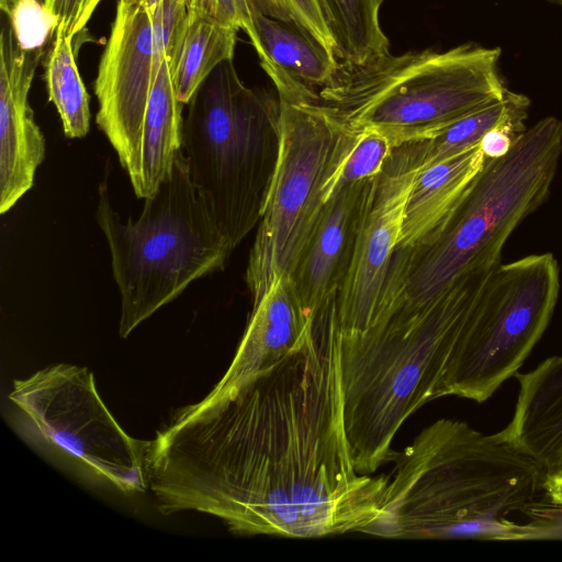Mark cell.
<instances>
[{"instance_id": "1", "label": "cell", "mask_w": 562, "mask_h": 562, "mask_svg": "<svg viewBox=\"0 0 562 562\" xmlns=\"http://www.w3.org/2000/svg\"><path fill=\"white\" fill-rule=\"evenodd\" d=\"M147 474L165 516L209 514L238 536L368 535L387 475L352 460L338 318L315 319L301 347L180 409L150 440Z\"/></svg>"}, {"instance_id": "2", "label": "cell", "mask_w": 562, "mask_h": 562, "mask_svg": "<svg viewBox=\"0 0 562 562\" xmlns=\"http://www.w3.org/2000/svg\"><path fill=\"white\" fill-rule=\"evenodd\" d=\"M368 535L392 539L526 540L517 515L547 496L546 476L498 432L440 418L402 451Z\"/></svg>"}, {"instance_id": "3", "label": "cell", "mask_w": 562, "mask_h": 562, "mask_svg": "<svg viewBox=\"0 0 562 562\" xmlns=\"http://www.w3.org/2000/svg\"><path fill=\"white\" fill-rule=\"evenodd\" d=\"M491 271L460 277L425 305L385 297L370 329L340 335L345 429L358 473L389 462L402 425L440 397L450 352Z\"/></svg>"}, {"instance_id": "4", "label": "cell", "mask_w": 562, "mask_h": 562, "mask_svg": "<svg viewBox=\"0 0 562 562\" xmlns=\"http://www.w3.org/2000/svg\"><path fill=\"white\" fill-rule=\"evenodd\" d=\"M562 154V122L541 119L507 155L486 160L473 186L430 245L397 247L387 281L402 300L425 305L460 277L501 263L514 229L547 199Z\"/></svg>"}, {"instance_id": "5", "label": "cell", "mask_w": 562, "mask_h": 562, "mask_svg": "<svg viewBox=\"0 0 562 562\" xmlns=\"http://www.w3.org/2000/svg\"><path fill=\"white\" fill-rule=\"evenodd\" d=\"M181 151L191 181L235 249L260 222L281 147L280 101L223 61L189 101Z\"/></svg>"}, {"instance_id": "6", "label": "cell", "mask_w": 562, "mask_h": 562, "mask_svg": "<svg viewBox=\"0 0 562 562\" xmlns=\"http://www.w3.org/2000/svg\"><path fill=\"white\" fill-rule=\"evenodd\" d=\"M499 47L465 43L339 65L318 91L352 128L375 130L393 147L420 140L503 98Z\"/></svg>"}, {"instance_id": "7", "label": "cell", "mask_w": 562, "mask_h": 562, "mask_svg": "<svg viewBox=\"0 0 562 562\" xmlns=\"http://www.w3.org/2000/svg\"><path fill=\"white\" fill-rule=\"evenodd\" d=\"M144 200L139 217L123 223L106 179L99 187L95 218L120 291L122 338L193 281L223 269L234 250L191 181L181 150L168 177Z\"/></svg>"}, {"instance_id": "8", "label": "cell", "mask_w": 562, "mask_h": 562, "mask_svg": "<svg viewBox=\"0 0 562 562\" xmlns=\"http://www.w3.org/2000/svg\"><path fill=\"white\" fill-rule=\"evenodd\" d=\"M271 80L280 101L281 147L246 269L252 304L295 268L361 135L317 91L281 71Z\"/></svg>"}, {"instance_id": "9", "label": "cell", "mask_w": 562, "mask_h": 562, "mask_svg": "<svg viewBox=\"0 0 562 562\" xmlns=\"http://www.w3.org/2000/svg\"><path fill=\"white\" fill-rule=\"evenodd\" d=\"M560 268L550 252L494 268L472 304L450 352L440 397L477 403L514 376L553 315Z\"/></svg>"}, {"instance_id": "10", "label": "cell", "mask_w": 562, "mask_h": 562, "mask_svg": "<svg viewBox=\"0 0 562 562\" xmlns=\"http://www.w3.org/2000/svg\"><path fill=\"white\" fill-rule=\"evenodd\" d=\"M10 401L24 432L126 495L149 487L150 440L130 436L101 400L92 372L69 363L43 368L13 381Z\"/></svg>"}, {"instance_id": "11", "label": "cell", "mask_w": 562, "mask_h": 562, "mask_svg": "<svg viewBox=\"0 0 562 562\" xmlns=\"http://www.w3.org/2000/svg\"><path fill=\"white\" fill-rule=\"evenodd\" d=\"M161 61L150 5L117 0L94 81L99 103L95 122L133 188L140 175L146 114Z\"/></svg>"}, {"instance_id": "12", "label": "cell", "mask_w": 562, "mask_h": 562, "mask_svg": "<svg viewBox=\"0 0 562 562\" xmlns=\"http://www.w3.org/2000/svg\"><path fill=\"white\" fill-rule=\"evenodd\" d=\"M416 171L394 151L378 177L371 206L337 296L341 337L366 333L374 323L400 244L404 210Z\"/></svg>"}, {"instance_id": "13", "label": "cell", "mask_w": 562, "mask_h": 562, "mask_svg": "<svg viewBox=\"0 0 562 562\" xmlns=\"http://www.w3.org/2000/svg\"><path fill=\"white\" fill-rule=\"evenodd\" d=\"M44 49L27 50L10 21L0 35V212L12 209L33 187L45 158V138L35 123L29 92Z\"/></svg>"}, {"instance_id": "14", "label": "cell", "mask_w": 562, "mask_h": 562, "mask_svg": "<svg viewBox=\"0 0 562 562\" xmlns=\"http://www.w3.org/2000/svg\"><path fill=\"white\" fill-rule=\"evenodd\" d=\"M378 177L346 184L333 193L289 276L312 319L325 307L337 304Z\"/></svg>"}, {"instance_id": "15", "label": "cell", "mask_w": 562, "mask_h": 562, "mask_svg": "<svg viewBox=\"0 0 562 562\" xmlns=\"http://www.w3.org/2000/svg\"><path fill=\"white\" fill-rule=\"evenodd\" d=\"M313 319L302 305L289 276L279 278L255 304L247 327L222 379L210 391L220 393L270 367L301 347Z\"/></svg>"}, {"instance_id": "16", "label": "cell", "mask_w": 562, "mask_h": 562, "mask_svg": "<svg viewBox=\"0 0 562 562\" xmlns=\"http://www.w3.org/2000/svg\"><path fill=\"white\" fill-rule=\"evenodd\" d=\"M519 392L509 424L498 434L531 459L546 480L562 476V356L516 373Z\"/></svg>"}, {"instance_id": "17", "label": "cell", "mask_w": 562, "mask_h": 562, "mask_svg": "<svg viewBox=\"0 0 562 562\" xmlns=\"http://www.w3.org/2000/svg\"><path fill=\"white\" fill-rule=\"evenodd\" d=\"M479 146L415 173L405 204L400 248H422L440 235L485 166Z\"/></svg>"}, {"instance_id": "18", "label": "cell", "mask_w": 562, "mask_h": 562, "mask_svg": "<svg viewBox=\"0 0 562 562\" xmlns=\"http://www.w3.org/2000/svg\"><path fill=\"white\" fill-rule=\"evenodd\" d=\"M530 100L506 88L502 99L493 101L429 137L404 143L394 148L414 171L442 161L472 147L479 146L490 131L508 126L525 132Z\"/></svg>"}, {"instance_id": "19", "label": "cell", "mask_w": 562, "mask_h": 562, "mask_svg": "<svg viewBox=\"0 0 562 562\" xmlns=\"http://www.w3.org/2000/svg\"><path fill=\"white\" fill-rule=\"evenodd\" d=\"M252 31L248 35L260 65L274 66L292 79L319 91L333 79L339 61L291 23L251 9Z\"/></svg>"}, {"instance_id": "20", "label": "cell", "mask_w": 562, "mask_h": 562, "mask_svg": "<svg viewBox=\"0 0 562 562\" xmlns=\"http://www.w3.org/2000/svg\"><path fill=\"white\" fill-rule=\"evenodd\" d=\"M237 32L210 19L189 16L173 71L177 94L183 104L218 65L233 60Z\"/></svg>"}, {"instance_id": "21", "label": "cell", "mask_w": 562, "mask_h": 562, "mask_svg": "<svg viewBox=\"0 0 562 562\" xmlns=\"http://www.w3.org/2000/svg\"><path fill=\"white\" fill-rule=\"evenodd\" d=\"M338 45L341 65H362L390 53L380 24L383 0H319Z\"/></svg>"}, {"instance_id": "22", "label": "cell", "mask_w": 562, "mask_h": 562, "mask_svg": "<svg viewBox=\"0 0 562 562\" xmlns=\"http://www.w3.org/2000/svg\"><path fill=\"white\" fill-rule=\"evenodd\" d=\"M45 68L48 100L56 106L65 136L85 137L90 130V97L77 67L71 37L55 34Z\"/></svg>"}, {"instance_id": "23", "label": "cell", "mask_w": 562, "mask_h": 562, "mask_svg": "<svg viewBox=\"0 0 562 562\" xmlns=\"http://www.w3.org/2000/svg\"><path fill=\"white\" fill-rule=\"evenodd\" d=\"M251 9L296 26L338 60V45L319 0H249Z\"/></svg>"}, {"instance_id": "24", "label": "cell", "mask_w": 562, "mask_h": 562, "mask_svg": "<svg viewBox=\"0 0 562 562\" xmlns=\"http://www.w3.org/2000/svg\"><path fill=\"white\" fill-rule=\"evenodd\" d=\"M393 149L392 143L382 133L375 130H362L359 140L340 172L335 191L346 184L379 176Z\"/></svg>"}, {"instance_id": "25", "label": "cell", "mask_w": 562, "mask_h": 562, "mask_svg": "<svg viewBox=\"0 0 562 562\" xmlns=\"http://www.w3.org/2000/svg\"><path fill=\"white\" fill-rule=\"evenodd\" d=\"M8 19L19 44L27 50L44 49L58 26L56 14L40 0H21Z\"/></svg>"}, {"instance_id": "26", "label": "cell", "mask_w": 562, "mask_h": 562, "mask_svg": "<svg viewBox=\"0 0 562 562\" xmlns=\"http://www.w3.org/2000/svg\"><path fill=\"white\" fill-rule=\"evenodd\" d=\"M189 16L204 18L223 25L252 31L251 5L249 0H186Z\"/></svg>"}, {"instance_id": "27", "label": "cell", "mask_w": 562, "mask_h": 562, "mask_svg": "<svg viewBox=\"0 0 562 562\" xmlns=\"http://www.w3.org/2000/svg\"><path fill=\"white\" fill-rule=\"evenodd\" d=\"M524 516L527 540L562 539V503L544 496L532 503Z\"/></svg>"}, {"instance_id": "28", "label": "cell", "mask_w": 562, "mask_h": 562, "mask_svg": "<svg viewBox=\"0 0 562 562\" xmlns=\"http://www.w3.org/2000/svg\"><path fill=\"white\" fill-rule=\"evenodd\" d=\"M56 14L58 26L55 34L69 36L79 35L102 0H41Z\"/></svg>"}, {"instance_id": "29", "label": "cell", "mask_w": 562, "mask_h": 562, "mask_svg": "<svg viewBox=\"0 0 562 562\" xmlns=\"http://www.w3.org/2000/svg\"><path fill=\"white\" fill-rule=\"evenodd\" d=\"M522 133L508 126L496 127L486 133L480 143L485 159L494 160L507 155Z\"/></svg>"}, {"instance_id": "30", "label": "cell", "mask_w": 562, "mask_h": 562, "mask_svg": "<svg viewBox=\"0 0 562 562\" xmlns=\"http://www.w3.org/2000/svg\"><path fill=\"white\" fill-rule=\"evenodd\" d=\"M544 488L547 496L554 502L562 503V476L546 480Z\"/></svg>"}, {"instance_id": "31", "label": "cell", "mask_w": 562, "mask_h": 562, "mask_svg": "<svg viewBox=\"0 0 562 562\" xmlns=\"http://www.w3.org/2000/svg\"><path fill=\"white\" fill-rule=\"evenodd\" d=\"M21 0H0V8L2 12L8 16L13 8L20 2Z\"/></svg>"}, {"instance_id": "32", "label": "cell", "mask_w": 562, "mask_h": 562, "mask_svg": "<svg viewBox=\"0 0 562 562\" xmlns=\"http://www.w3.org/2000/svg\"><path fill=\"white\" fill-rule=\"evenodd\" d=\"M548 1H551V2H554V3H558V4L562 5V0H548Z\"/></svg>"}, {"instance_id": "33", "label": "cell", "mask_w": 562, "mask_h": 562, "mask_svg": "<svg viewBox=\"0 0 562 562\" xmlns=\"http://www.w3.org/2000/svg\"><path fill=\"white\" fill-rule=\"evenodd\" d=\"M133 1H140V2H144L145 0H133Z\"/></svg>"}]
</instances>
